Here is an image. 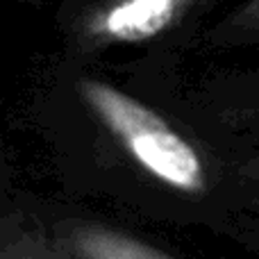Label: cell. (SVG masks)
Instances as JSON below:
<instances>
[{
    "label": "cell",
    "mask_w": 259,
    "mask_h": 259,
    "mask_svg": "<svg viewBox=\"0 0 259 259\" xmlns=\"http://www.w3.org/2000/svg\"><path fill=\"white\" fill-rule=\"evenodd\" d=\"M255 121H257V134H259V112H257V118L252 116V123H255Z\"/></svg>",
    "instance_id": "obj_6"
},
{
    "label": "cell",
    "mask_w": 259,
    "mask_h": 259,
    "mask_svg": "<svg viewBox=\"0 0 259 259\" xmlns=\"http://www.w3.org/2000/svg\"><path fill=\"white\" fill-rule=\"evenodd\" d=\"M44 223L73 259H178L130 230L96 216L68 214Z\"/></svg>",
    "instance_id": "obj_3"
},
{
    "label": "cell",
    "mask_w": 259,
    "mask_h": 259,
    "mask_svg": "<svg viewBox=\"0 0 259 259\" xmlns=\"http://www.w3.org/2000/svg\"><path fill=\"white\" fill-rule=\"evenodd\" d=\"M196 0H105L82 25L89 48L141 44L170 30Z\"/></svg>",
    "instance_id": "obj_2"
},
{
    "label": "cell",
    "mask_w": 259,
    "mask_h": 259,
    "mask_svg": "<svg viewBox=\"0 0 259 259\" xmlns=\"http://www.w3.org/2000/svg\"><path fill=\"white\" fill-rule=\"evenodd\" d=\"M77 96L132 178L182 205L202 207L219 200L230 175L200 139L98 77L77 80Z\"/></svg>",
    "instance_id": "obj_1"
},
{
    "label": "cell",
    "mask_w": 259,
    "mask_h": 259,
    "mask_svg": "<svg viewBox=\"0 0 259 259\" xmlns=\"http://www.w3.org/2000/svg\"><path fill=\"white\" fill-rule=\"evenodd\" d=\"M0 259H73L53 239L39 216L5 209L0 221Z\"/></svg>",
    "instance_id": "obj_4"
},
{
    "label": "cell",
    "mask_w": 259,
    "mask_h": 259,
    "mask_svg": "<svg viewBox=\"0 0 259 259\" xmlns=\"http://www.w3.org/2000/svg\"><path fill=\"white\" fill-rule=\"evenodd\" d=\"M223 32L232 39H257L259 36V0H246L225 21Z\"/></svg>",
    "instance_id": "obj_5"
}]
</instances>
